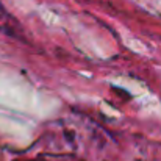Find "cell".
Wrapping results in <instances>:
<instances>
[{"instance_id":"6da1fadb","label":"cell","mask_w":161,"mask_h":161,"mask_svg":"<svg viewBox=\"0 0 161 161\" xmlns=\"http://www.w3.org/2000/svg\"><path fill=\"white\" fill-rule=\"evenodd\" d=\"M0 33L8 38L17 39V41L24 39L22 25L13 17V14L3 6L2 2H0Z\"/></svg>"}]
</instances>
